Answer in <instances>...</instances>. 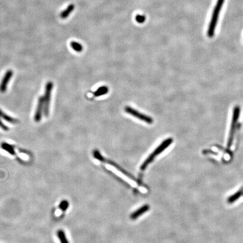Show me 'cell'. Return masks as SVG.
<instances>
[{
    "mask_svg": "<svg viewBox=\"0 0 243 243\" xmlns=\"http://www.w3.org/2000/svg\"><path fill=\"white\" fill-rule=\"evenodd\" d=\"M172 142H173V139L172 138H168L165 140V141L150 155L149 157L146 159V161L144 162V163L141 167V169L145 170L148 167V165L153 161L155 157L158 155L161 152H163L165 149H167L172 144Z\"/></svg>",
    "mask_w": 243,
    "mask_h": 243,
    "instance_id": "6da1fadb",
    "label": "cell"
},
{
    "mask_svg": "<svg viewBox=\"0 0 243 243\" xmlns=\"http://www.w3.org/2000/svg\"><path fill=\"white\" fill-rule=\"evenodd\" d=\"M224 0H218L217 5L213 11V15L212 17V20H211V22L210 23V27H209L208 32V34L210 37H213L216 26L217 24V20L218 18L219 14H220V10H221V8L224 4Z\"/></svg>",
    "mask_w": 243,
    "mask_h": 243,
    "instance_id": "7a4b0ae2",
    "label": "cell"
},
{
    "mask_svg": "<svg viewBox=\"0 0 243 243\" xmlns=\"http://www.w3.org/2000/svg\"><path fill=\"white\" fill-rule=\"evenodd\" d=\"M53 88V83L52 82L47 83L45 87V96H44V110L43 114L46 117L49 116L50 113V106L51 101V92Z\"/></svg>",
    "mask_w": 243,
    "mask_h": 243,
    "instance_id": "3957f363",
    "label": "cell"
},
{
    "mask_svg": "<svg viewBox=\"0 0 243 243\" xmlns=\"http://www.w3.org/2000/svg\"><path fill=\"white\" fill-rule=\"evenodd\" d=\"M124 110L128 114H130L132 116H135V118H137L138 120L146 122V123L152 124L153 123V120L152 119V118L139 112L130 106H126L124 108Z\"/></svg>",
    "mask_w": 243,
    "mask_h": 243,
    "instance_id": "277c9868",
    "label": "cell"
},
{
    "mask_svg": "<svg viewBox=\"0 0 243 243\" xmlns=\"http://www.w3.org/2000/svg\"><path fill=\"white\" fill-rule=\"evenodd\" d=\"M240 114V108L239 106H236L234 110L233 113V116H232V123H231V127L230 130V137L228 140V146H230L232 141V138L234 134V132L235 130L236 124L237 123V121L239 118Z\"/></svg>",
    "mask_w": 243,
    "mask_h": 243,
    "instance_id": "5b68a950",
    "label": "cell"
},
{
    "mask_svg": "<svg viewBox=\"0 0 243 243\" xmlns=\"http://www.w3.org/2000/svg\"><path fill=\"white\" fill-rule=\"evenodd\" d=\"M44 110V97H40L38 101L37 106L34 116L35 122H39L42 119V113Z\"/></svg>",
    "mask_w": 243,
    "mask_h": 243,
    "instance_id": "8992f818",
    "label": "cell"
},
{
    "mask_svg": "<svg viewBox=\"0 0 243 243\" xmlns=\"http://www.w3.org/2000/svg\"><path fill=\"white\" fill-rule=\"evenodd\" d=\"M13 75V71L11 70H9L6 72L5 75H4V78L2 80V82L0 84V92L2 93H4L6 91L8 85L10 82L11 77Z\"/></svg>",
    "mask_w": 243,
    "mask_h": 243,
    "instance_id": "52a82bcc",
    "label": "cell"
},
{
    "mask_svg": "<svg viewBox=\"0 0 243 243\" xmlns=\"http://www.w3.org/2000/svg\"><path fill=\"white\" fill-rule=\"evenodd\" d=\"M1 147L2 149L7 151L9 154H11L12 155H16V153L15 152L14 149V146L11 145L10 144H9L6 142H2L1 144Z\"/></svg>",
    "mask_w": 243,
    "mask_h": 243,
    "instance_id": "ba28073f",
    "label": "cell"
},
{
    "mask_svg": "<svg viewBox=\"0 0 243 243\" xmlns=\"http://www.w3.org/2000/svg\"><path fill=\"white\" fill-rule=\"evenodd\" d=\"M75 8V6L74 4H70L67 8L65 9V10L61 12L60 15V18L63 19H66L69 16V15H70L71 12L74 10Z\"/></svg>",
    "mask_w": 243,
    "mask_h": 243,
    "instance_id": "9c48e42d",
    "label": "cell"
},
{
    "mask_svg": "<svg viewBox=\"0 0 243 243\" xmlns=\"http://www.w3.org/2000/svg\"><path fill=\"white\" fill-rule=\"evenodd\" d=\"M149 209V206H143V207H142V208H141L140 209L137 210V211H136L134 213H132V214L131 215V218L133 219V220L137 218V217H139L140 216H141L143 213H145Z\"/></svg>",
    "mask_w": 243,
    "mask_h": 243,
    "instance_id": "30bf717a",
    "label": "cell"
},
{
    "mask_svg": "<svg viewBox=\"0 0 243 243\" xmlns=\"http://www.w3.org/2000/svg\"><path fill=\"white\" fill-rule=\"evenodd\" d=\"M0 117L2 118L6 122H9L10 123L16 124L19 123V120H18L15 119V118H13L11 116H8L6 114L4 113L1 110H0Z\"/></svg>",
    "mask_w": 243,
    "mask_h": 243,
    "instance_id": "8fae6325",
    "label": "cell"
},
{
    "mask_svg": "<svg viewBox=\"0 0 243 243\" xmlns=\"http://www.w3.org/2000/svg\"><path fill=\"white\" fill-rule=\"evenodd\" d=\"M109 92V89L106 86H101L100 87L98 88L97 90L94 93V96L95 97H99L102 95H104L107 94Z\"/></svg>",
    "mask_w": 243,
    "mask_h": 243,
    "instance_id": "7c38bea8",
    "label": "cell"
},
{
    "mask_svg": "<svg viewBox=\"0 0 243 243\" xmlns=\"http://www.w3.org/2000/svg\"><path fill=\"white\" fill-rule=\"evenodd\" d=\"M57 236L58 239L60 240V243H69L65 233L63 230L60 229L57 231Z\"/></svg>",
    "mask_w": 243,
    "mask_h": 243,
    "instance_id": "4fadbf2b",
    "label": "cell"
},
{
    "mask_svg": "<svg viewBox=\"0 0 243 243\" xmlns=\"http://www.w3.org/2000/svg\"><path fill=\"white\" fill-rule=\"evenodd\" d=\"M71 48L77 53H81L83 50L82 45L78 42L75 41H71L70 43Z\"/></svg>",
    "mask_w": 243,
    "mask_h": 243,
    "instance_id": "5bb4252c",
    "label": "cell"
},
{
    "mask_svg": "<svg viewBox=\"0 0 243 243\" xmlns=\"http://www.w3.org/2000/svg\"><path fill=\"white\" fill-rule=\"evenodd\" d=\"M69 205V203L68 201L66 200H63L60 203L59 206V208L63 212H64L68 208Z\"/></svg>",
    "mask_w": 243,
    "mask_h": 243,
    "instance_id": "9a60e30c",
    "label": "cell"
},
{
    "mask_svg": "<svg viewBox=\"0 0 243 243\" xmlns=\"http://www.w3.org/2000/svg\"><path fill=\"white\" fill-rule=\"evenodd\" d=\"M0 127L5 131H8L9 130V128L2 122L1 119H0Z\"/></svg>",
    "mask_w": 243,
    "mask_h": 243,
    "instance_id": "2e32d148",
    "label": "cell"
},
{
    "mask_svg": "<svg viewBox=\"0 0 243 243\" xmlns=\"http://www.w3.org/2000/svg\"><path fill=\"white\" fill-rule=\"evenodd\" d=\"M144 20H145V18H144V17H141V16H139L138 17H137V20L138 21V22H142V21H144Z\"/></svg>",
    "mask_w": 243,
    "mask_h": 243,
    "instance_id": "e0dca14e",
    "label": "cell"
}]
</instances>
